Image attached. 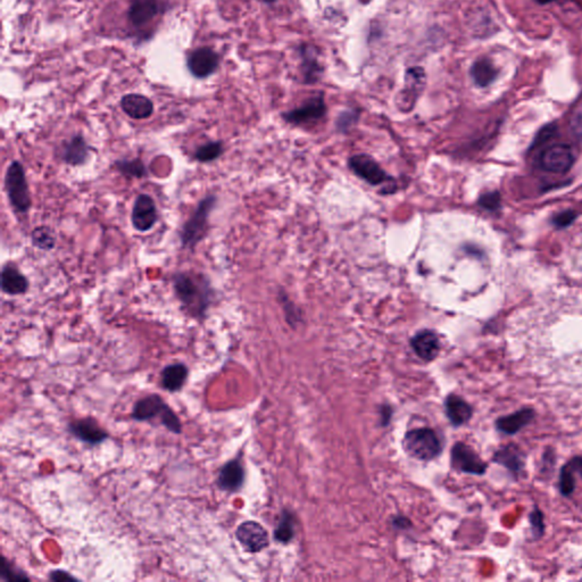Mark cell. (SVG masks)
<instances>
[{
  "mask_svg": "<svg viewBox=\"0 0 582 582\" xmlns=\"http://www.w3.org/2000/svg\"><path fill=\"white\" fill-rule=\"evenodd\" d=\"M216 204V197L207 196L199 203L195 213L187 221L181 230V243L185 248H194L206 236L208 217Z\"/></svg>",
  "mask_w": 582,
  "mask_h": 582,
  "instance_id": "277c9868",
  "label": "cell"
},
{
  "mask_svg": "<svg viewBox=\"0 0 582 582\" xmlns=\"http://www.w3.org/2000/svg\"><path fill=\"white\" fill-rule=\"evenodd\" d=\"M555 132H556V126L554 124H549V126H546L542 128L540 131H539L538 136L536 138L535 142H533V146H539L544 144L545 142H547L551 137L554 136Z\"/></svg>",
  "mask_w": 582,
  "mask_h": 582,
  "instance_id": "8d00e7d4",
  "label": "cell"
},
{
  "mask_svg": "<svg viewBox=\"0 0 582 582\" xmlns=\"http://www.w3.org/2000/svg\"><path fill=\"white\" fill-rule=\"evenodd\" d=\"M576 161L573 149L567 145H555L542 151L539 165L551 173H567Z\"/></svg>",
  "mask_w": 582,
  "mask_h": 582,
  "instance_id": "8992f818",
  "label": "cell"
},
{
  "mask_svg": "<svg viewBox=\"0 0 582 582\" xmlns=\"http://www.w3.org/2000/svg\"><path fill=\"white\" fill-rule=\"evenodd\" d=\"M259 1H263V3H274V1H275V0H259Z\"/></svg>",
  "mask_w": 582,
  "mask_h": 582,
  "instance_id": "60d3db41",
  "label": "cell"
},
{
  "mask_svg": "<svg viewBox=\"0 0 582 582\" xmlns=\"http://www.w3.org/2000/svg\"><path fill=\"white\" fill-rule=\"evenodd\" d=\"M89 156V147L83 137H73L71 142L64 147L63 160L65 163L72 166H79L85 164Z\"/></svg>",
  "mask_w": 582,
  "mask_h": 582,
  "instance_id": "cb8c5ba5",
  "label": "cell"
},
{
  "mask_svg": "<svg viewBox=\"0 0 582 582\" xmlns=\"http://www.w3.org/2000/svg\"><path fill=\"white\" fill-rule=\"evenodd\" d=\"M529 522H530V526H531V531L533 537L536 539L542 538V536L545 535V528H546V526H545L544 513H542V510L537 505L533 507V510L529 514Z\"/></svg>",
  "mask_w": 582,
  "mask_h": 582,
  "instance_id": "f546056e",
  "label": "cell"
},
{
  "mask_svg": "<svg viewBox=\"0 0 582 582\" xmlns=\"http://www.w3.org/2000/svg\"><path fill=\"white\" fill-rule=\"evenodd\" d=\"M350 167L354 173L357 174L361 179L366 180L372 186H380L391 180V176L368 155L352 156L350 158Z\"/></svg>",
  "mask_w": 582,
  "mask_h": 582,
  "instance_id": "ba28073f",
  "label": "cell"
},
{
  "mask_svg": "<svg viewBox=\"0 0 582 582\" xmlns=\"http://www.w3.org/2000/svg\"><path fill=\"white\" fill-rule=\"evenodd\" d=\"M537 3H542V5H545V3H553L555 0H536Z\"/></svg>",
  "mask_w": 582,
  "mask_h": 582,
  "instance_id": "ab89813d",
  "label": "cell"
},
{
  "mask_svg": "<svg viewBox=\"0 0 582 582\" xmlns=\"http://www.w3.org/2000/svg\"><path fill=\"white\" fill-rule=\"evenodd\" d=\"M359 119V112L355 110H347L340 114L338 117L337 126L339 130L350 129V126Z\"/></svg>",
  "mask_w": 582,
  "mask_h": 582,
  "instance_id": "836d02e7",
  "label": "cell"
},
{
  "mask_svg": "<svg viewBox=\"0 0 582 582\" xmlns=\"http://www.w3.org/2000/svg\"><path fill=\"white\" fill-rule=\"evenodd\" d=\"M412 348L420 359L432 361L440 350V341L434 331L423 330L416 334L411 341Z\"/></svg>",
  "mask_w": 582,
  "mask_h": 582,
  "instance_id": "e0dca14e",
  "label": "cell"
},
{
  "mask_svg": "<svg viewBox=\"0 0 582 582\" xmlns=\"http://www.w3.org/2000/svg\"><path fill=\"white\" fill-rule=\"evenodd\" d=\"M452 464L461 472L470 474L483 475L487 471L488 464L475 453V450L464 443H457L452 450Z\"/></svg>",
  "mask_w": 582,
  "mask_h": 582,
  "instance_id": "52a82bcc",
  "label": "cell"
},
{
  "mask_svg": "<svg viewBox=\"0 0 582 582\" xmlns=\"http://www.w3.org/2000/svg\"><path fill=\"white\" fill-rule=\"evenodd\" d=\"M157 208L154 199L151 196L142 194L137 197L133 205L132 220L133 227L140 232H147L154 227L157 222Z\"/></svg>",
  "mask_w": 582,
  "mask_h": 582,
  "instance_id": "8fae6325",
  "label": "cell"
},
{
  "mask_svg": "<svg viewBox=\"0 0 582 582\" xmlns=\"http://www.w3.org/2000/svg\"><path fill=\"white\" fill-rule=\"evenodd\" d=\"M32 243L42 250H51L55 247V236L47 227H38L32 232Z\"/></svg>",
  "mask_w": 582,
  "mask_h": 582,
  "instance_id": "484cf974",
  "label": "cell"
},
{
  "mask_svg": "<svg viewBox=\"0 0 582 582\" xmlns=\"http://www.w3.org/2000/svg\"><path fill=\"white\" fill-rule=\"evenodd\" d=\"M493 461L504 466L515 477L522 474L526 470V453L516 444H508L496 450Z\"/></svg>",
  "mask_w": 582,
  "mask_h": 582,
  "instance_id": "4fadbf2b",
  "label": "cell"
},
{
  "mask_svg": "<svg viewBox=\"0 0 582 582\" xmlns=\"http://www.w3.org/2000/svg\"><path fill=\"white\" fill-rule=\"evenodd\" d=\"M570 126H571L573 135L582 139V103L573 112Z\"/></svg>",
  "mask_w": 582,
  "mask_h": 582,
  "instance_id": "e575fe53",
  "label": "cell"
},
{
  "mask_svg": "<svg viewBox=\"0 0 582 582\" xmlns=\"http://www.w3.org/2000/svg\"><path fill=\"white\" fill-rule=\"evenodd\" d=\"M446 413L455 427L465 425L473 416V409L462 397L450 395L446 400Z\"/></svg>",
  "mask_w": 582,
  "mask_h": 582,
  "instance_id": "44dd1931",
  "label": "cell"
},
{
  "mask_svg": "<svg viewBox=\"0 0 582 582\" xmlns=\"http://www.w3.org/2000/svg\"><path fill=\"white\" fill-rule=\"evenodd\" d=\"M28 281L17 268L5 265L1 272V289L10 296H19L26 293Z\"/></svg>",
  "mask_w": 582,
  "mask_h": 582,
  "instance_id": "ffe728a7",
  "label": "cell"
},
{
  "mask_svg": "<svg viewBox=\"0 0 582 582\" xmlns=\"http://www.w3.org/2000/svg\"><path fill=\"white\" fill-rule=\"evenodd\" d=\"M274 535H275V539L281 542H288L290 539L293 538V522L289 516L286 515L284 519L281 520Z\"/></svg>",
  "mask_w": 582,
  "mask_h": 582,
  "instance_id": "1f68e13d",
  "label": "cell"
},
{
  "mask_svg": "<svg viewBox=\"0 0 582 582\" xmlns=\"http://www.w3.org/2000/svg\"><path fill=\"white\" fill-rule=\"evenodd\" d=\"M479 205L487 211H496L501 206V195L498 192H487L479 199Z\"/></svg>",
  "mask_w": 582,
  "mask_h": 582,
  "instance_id": "d6a6232c",
  "label": "cell"
},
{
  "mask_svg": "<svg viewBox=\"0 0 582 582\" xmlns=\"http://www.w3.org/2000/svg\"><path fill=\"white\" fill-rule=\"evenodd\" d=\"M573 472H578L582 478V456H574L567 462Z\"/></svg>",
  "mask_w": 582,
  "mask_h": 582,
  "instance_id": "f35d334b",
  "label": "cell"
},
{
  "mask_svg": "<svg viewBox=\"0 0 582 582\" xmlns=\"http://www.w3.org/2000/svg\"><path fill=\"white\" fill-rule=\"evenodd\" d=\"M121 108L128 117L135 120L148 119L154 112L153 101L145 96L136 94L124 96L121 101Z\"/></svg>",
  "mask_w": 582,
  "mask_h": 582,
  "instance_id": "ac0fdd59",
  "label": "cell"
},
{
  "mask_svg": "<svg viewBox=\"0 0 582 582\" xmlns=\"http://www.w3.org/2000/svg\"><path fill=\"white\" fill-rule=\"evenodd\" d=\"M5 187L12 207L17 213H26L31 207V196L28 191L26 172L19 162H12L7 167Z\"/></svg>",
  "mask_w": 582,
  "mask_h": 582,
  "instance_id": "3957f363",
  "label": "cell"
},
{
  "mask_svg": "<svg viewBox=\"0 0 582 582\" xmlns=\"http://www.w3.org/2000/svg\"><path fill=\"white\" fill-rule=\"evenodd\" d=\"M117 170L120 171L121 173L126 176H132V178H144L147 174L145 165L138 158L128 161H119L117 163Z\"/></svg>",
  "mask_w": 582,
  "mask_h": 582,
  "instance_id": "83f0119b",
  "label": "cell"
},
{
  "mask_svg": "<svg viewBox=\"0 0 582 582\" xmlns=\"http://www.w3.org/2000/svg\"><path fill=\"white\" fill-rule=\"evenodd\" d=\"M0 576L3 578V581H26L28 576L24 574V572H19V570L14 569L13 565L6 560V557L1 558V571H0Z\"/></svg>",
  "mask_w": 582,
  "mask_h": 582,
  "instance_id": "4dcf8cb0",
  "label": "cell"
},
{
  "mask_svg": "<svg viewBox=\"0 0 582 582\" xmlns=\"http://www.w3.org/2000/svg\"><path fill=\"white\" fill-rule=\"evenodd\" d=\"M245 481V470L239 460L229 461L225 463L219 473L217 486L221 490L228 493H237L243 487Z\"/></svg>",
  "mask_w": 582,
  "mask_h": 582,
  "instance_id": "9a60e30c",
  "label": "cell"
},
{
  "mask_svg": "<svg viewBox=\"0 0 582 582\" xmlns=\"http://www.w3.org/2000/svg\"><path fill=\"white\" fill-rule=\"evenodd\" d=\"M535 418V409L532 407H523L508 416L498 418L495 422V427L501 434L514 436L530 425Z\"/></svg>",
  "mask_w": 582,
  "mask_h": 582,
  "instance_id": "5bb4252c",
  "label": "cell"
},
{
  "mask_svg": "<svg viewBox=\"0 0 582 582\" xmlns=\"http://www.w3.org/2000/svg\"><path fill=\"white\" fill-rule=\"evenodd\" d=\"M219 65V57L209 48H199L188 58L190 72L197 78H205L214 72Z\"/></svg>",
  "mask_w": 582,
  "mask_h": 582,
  "instance_id": "2e32d148",
  "label": "cell"
},
{
  "mask_svg": "<svg viewBox=\"0 0 582 582\" xmlns=\"http://www.w3.org/2000/svg\"><path fill=\"white\" fill-rule=\"evenodd\" d=\"M223 153V145L220 142H208L206 145L200 146L195 153V157L197 161L202 163L213 162L220 157Z\"/></svg>",
  "mask_w": 582,
  "mask_h": 582,
  "instance_id": "4316f807",
  "label": "cell"
},
{
  "mask_svg": "<svg viewBox=\"0 0 582 582\" xmlns=\"http://www.w3.org/2000/svg\"><path fill=\"white\" fill-rule=\"evenodd\" d=\"M404 448L418 460L430 461L441 453L440 439L431 429H416L407 432Z\"/></svg>",
  "mask_w": 582,
  "mask_h": 582,
  "instance_id": "5b68a950",
  "label": "cell"
},
{
  "mask_svg": "<svg viewBox=\"0 0 582 582\" xmlns=\"http://www.w3.org/2000/svg\"><path fill=\"white\" fill-rule=\"evenodd\" d=\"M576 219V213L574 211L562 212L553 219V224L557 228H567L573 221Z\"/></svg>",
  "mask_w": 582,
  "mask_h": 582,
  "instance_id": "d590c367",
  "label": "cell"
},
{
  "mask_svg": "<svg viewBox=\"0 0 582 582\" xmlns=\"http://www.w3.org/2000/svg\"><path fill=\"white\" fill-rule=\"evenodd\" d=\"M558 488L560 493L564 497H570L574 493L576 482H574V472L570 468L569 464L562 466L560 472V480H558Z\"/></svg>",
  "mask_w": 582,
  "mask_h": 582,
  "instance_id": "f1b7e54d",
  "label": "cell"
},
{
  "mask_svg": "<svg viewBox=\"0 0 582 582\" xmlns=\"http://www.w3.org/2000/svg\"><path fill=\"white\" fill-rule=\"evenodd\" d=\"M158 13L157 0H133L129 10V19L135 26L151 22Z\"/></svg>",
  "mask_w": 582,
  "mask_h": 582,
  "instance_id": "603a6c76",
  "label": "cell"
},
{
  "mask_svg": "<svg viewBox=\"0 0 582 582\" xmlns=\"http://www.w3.org/2000/svg\"><path fill=\"white\" fill-rule=\"evenodd\" d=\"M49 579L53 581H74L76 580L74 576H71L69 573L62 571V570H56V571H51L49 574Z\"/></svg>",
  "mask_w": 582,
  "mask_h": 582,
  "instance_id": "74e56055",
  "label": "cell"
},
{
  "mask_svg": "<svg viewBox=\"0 0 582 582\" xmlns=\"http://www.w3.org/2000/svg\"><path fill=\"white\" fill-rule=\"evenodd\" d=\"M299 54L302 57V73L305 76L306 83H315L321 78L323 67L318 62L316 49L309 44H302L299 48Z\"/></svg>",
  "mask_w": 582,
  "mask_h": 582,
  "instance_id": "7402d4cb",
  "label": "cell"
},
{
  "mask_svg": "<svg viewBox=\"0 0 582 582\" xmlns=\"http://www.w3.org/2000/svg\"><path fill=\"white\" fill-rule=\"evenodd\" d=\"M69 431L76 439L92 446L101 444L108 438V431L101 428L94 418H85L71 422L69 425Z\"/></svg>",
  "mask_w": 582,
  "mask_h": 582,
  "instance_id": "7c38bea8",
  "label": "cell"
},
{
  "mask_svg": "<svg viewBox=\"0 0 582 582\" xmlns=\"http://www.w3.org/2000/svg\"><path fill=\"white\" fill-rule=\"evenodd\" d=\"M133 420L136 421H151L160 418L162 425L173 434H180L182 432V423L179 416H176L173 409H171L160 395L151 393L148 396L139 400L132 409Z\"/></svg>",
  "mask_w": 582,
  "mask_h": 582,
  "instance_id": "7a4b0ae2",
  "label": "cell"
},
{
  "mask_svg": "<svg viewBox=\"0 0 582 582\" xmlns=\"http://www.w3.org/2000/svg\"><path fill=\"white\" fill-rule=\"evenodd\" d=\"M236 537L248 553H258L268 546V532L255 521L241 523L237 529Z\"/></svg>",
  "mask_w": 582,
  "mask_h": 582,
  "instance_id": "9c48e42d",
  "label": "cell"
},
{
  "mask_svg": "<svg viewBox=\"0 0 582 582\" xmlns=\"http://www.w3.org/2000/svg\"><path fill=\"white\" fill-rule=\"evenodd\" d=\"M174 291L183 307L194 318H202L207 311L211 288L203 277L190 273L176 274Z\"/></svg>",
  "mask_w": 582,
  "mask_h": 582,
  "instance_id": "6da1fadb",
  "label": "cell"
},
{
  "mask_svg": "<svg viewBox=\"0 0 582 582\" xmlns=\"http://www.w3.org/2000/svg\"><path fill=\"white\" fill-rule=\"evenodd\" d=\"M189 375V368L183 363H176L165 366L162 371V387L170 393L181 391Z\"/></svg>",
  "mask_w": 582,
  "mask_h": 582,
  "instance_id": "d6986e66",
  "label": "cell"
},
{
  "mask_svg": "<svg viewBox=\"0 0 582 582\" xmlns=\"http://www.w3.org/2000/svg\"><path fill=\"white\" fill-rule=\"evenodd\" d=\"M325 113H327V106H325V96L320 94L316 97L309 99L300 108L284 113V119L286 122L295 124V126H302V124L321 120Z\"/></svg>",
  "mask_w": 582,
  "mask_h": 582,
  "instance_id": "30bf717a",
  "label": "cell"
},
{
  "mask_svg": "<svg viewBox=\"0 0 582 582\" xmlns=\"http://www.w3.org/2000/svg\"><path fill=\"white\" fill-rule=\"evenodd\" d=\"M497 69L495 67L493 62L486 57L475 60L472 67H471V76H472L473 81H474L475 85L481 87V88H485V87L491 85L497 78Z\"/></svg>",
  "mask_w": 582,
  "mask_h": 582,
  "instance_id": "d4e9b609",
  "label": "cell"
}]
</instances>
